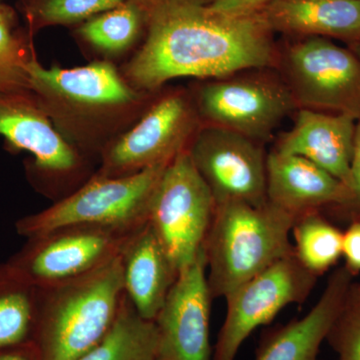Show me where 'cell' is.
<instances>
[{
    "instance_id": "cell-1",
    "label": "cell",
    "mask_w": 360,
    "mask_h": 360,
    "mask_svg": "<svg viewBox=\"0 0 360 360\" xmlns=\"http://www.w3.org/2000/svg\"><path fill=\"white\" fill-rule=\"evenodd\" d=\"M148 35L123 70L134 89L151 94L180 77L215 79L277 63L262 13L229 15L205 0H149Z\"/></svg>"
},
{
    "instance_id": "cell-2",
    "label": "cell",
    "mask_w": 360,
    "mask_h": 360,
    "mask_svg": "<svg viewBox=\"0 0 360 360\" xmlns=\"http://www.w3.org/2000/svg\"><path fill=\"white\" fill-rule=\"evenodd\" d=\"M30 92L59 134L90 158L136 120L149 94L134 89L108 61L79 68H44L34 54L25 65Z\"/></svg>"
},
{
    "instance_id": "cell-3",
    "label": "cell",
    "mask_w": 360,
    "mask_h": 360,
    "mask_svg": "<svg viewBox=\"0 0 360 360\" xmlns=\"http://www.w3.org/2000/svg\"><path fill=\"white\" fill-rule=\"evenodd\" d=\"M37 290L32 343L39 360H79L108 335L120 315L125 296L120 258Z\"/></svg>"
},
{
    "instance_id": "cell-4",
    "label": "cell",
    "mask_w": 360,
    "mask_h": 360,
    "mask_svg": "<svg viewBox=\"0 0 360 360\" xmlns=\"http://www.w3.org/2000/svg\"><path fill=\"white\" fill-rule=\"evenodd\" d=\"M295 217L272 205L215 206L206 236V274L212 300L226 297L270 265L290 255Z\"/></svg>"
},
{
    "instance_id": "cell-5",
    "label": "cell",
    "mask_w": 360,
    "mask_h": 360,
    "mask_svg": "<svg viewBox=\"0 0 360 360\" xmlns=\"http://www.w3.org/2000/svg\"><path fill=\"white\" fill-rule=\"evenodd\" d=\"M167 165L125 176H106L96 172L70 195L18 219L16 232L28 239L70 225L139 231L148 224L149 206Z\"/></svg>"
},
{
    "instance_id": "cell-6",
    "label": "cell",
    "mask_w": 360,
    "mask_h": 360,
    "mask_svg": "<svg viewBox=\"0 0 360 360\" xmlns=\"http://www.w3.org/2000/svg\"><path fill=\"white\" fill-rule=\"evenodd\" d=\"M0 135L13 150L32 155L28 179L54 202L96 174L90 158L59 134L32 92L0 91Z\"/></svg>"
},
{
    "instance_id": "cell-7",
    "label": "cell",
    "mask_w": 360,
    "mask_h": 360,
    "mask_svg": "<svg viewBox=\"0 0 360 360\" xmlns=\"http://www.w3.org/2000/svg\"><path fill=\"white\" fill-rule=\"evenodd\" d=\"M215 206L187 150L179 153L161 175L148 212V224L179 272L203 250Z\"/></svg>"
},
{
    "instance_id": "cell-8",
    "label": "cell",
    "mask_w": 360,
    "mask_h": 360,
    "mask_svg": "<svg viewBox=\"0 0 360 360\" xmlns=\"http://www.w3.org/2000/svg\"><path fill=\"white\" fill-rule=\"evenodd\" d=\"M191 97L203 124L262 143L297 106L283 79L262 72L208 79Z\"/></svg>"
},
{
    "instance_id": "cell-9",
    "label": "cell",
    "mask_w": 360,
    "mask_h": 360,
    "mask_svg": "<svg viewBox=\"0 0 360 360\" xmlns=\"http://www.w3.org/2000/svg\"><path fill=\"white\" fill-rule=\"evenodd\" d=\"M201 125L193 97L184 91L169 92L104 148L96 172L125 176L167 165L187 150Z\"/></svg>"
},
{
    "instance_id": "cell-10",
    "label": "cell",
    "mask_w": 360,
    "mask_h": 360,
    "mask_svg": "<svg viewBox=\"0 0 360 360\" xmlns=\"http://www.w3.org/2000/svg\"><path fill=\"white\" fill-rule=\"evenodd\" d=\"M137 231L96 225L63 226L28 238L7 264L37 288L52 285L112 262Z\"/></svg>"
},
{
    "instance_id": "cell-11",
    "label": "cell",
    "mask_w": 360,
    "mask_h": 360,
    "mask_svg": "<svg viewBox=\"0 0 360 360\" xmlns=\"http://www.w3.org/2000/svg\"><path fill=\"white\" fill-rule=\"evenodd\" d=\"M281 68L296 105L360 118V58L352 49L307 37L286 49Z\"/></svg>"
},
{
    "instance_id": "cell-12",
    "label": "cell",
    "mask_w": 360,
    "mask_h": 360,
    "mask_svg": "<svg viewBox=\"0 0 360 360\" xmlns=\"http://www.w3.org/2000/svg\"><path fill=\"white\" fill-rule=\"evenodd\" d=\"M316 279L293 251L229 293L212 360H236L251 333L274 321L284 307L305 302Z\"/></svg>"
},
{
    "instance_id": "cell-13",
    "label": "cell",
    "mask_w": 360,
    "mask_h": 360,
    "mask_svg": "<svg viewBox=\"0 0 360 360\" xmlns=\"http://www.w3.org/2000/svg\"><path fill=\"white\" fill-rule=\"evenodd\" d=\"M215 205L266 203L267 153L262 142L231 130L202 124L187 148Z\"/></svg>"
},
{
    "instance_id": "cell-14",
    "label": "cell",
    "mask_w": 360,
    "mask_h": 360,
    "mask_svg": "<svg viewBox=\"0 0 360 360\" xmlns=\"http://www.w3.org/2000/svg\"><path fill=\"white\" fill-rule=\"evenodd\" d=\"M205 248L180 270L155 323L160 360H212Z\"/></svg>"
},
{
    "instance_id": "cell-15",
    "label": "cell",
    "mask_w": 360,
    "mask_h": 360,
    "mask_svg": "<svg viewBox=\"0 0 360 360\" xmlns=\"http://www.w3.org/2000/svg\"><path fill=\"white\" fill-rule=\"evenodd\" d=\"M356 122V118L347 113L302 108L292 127L274 149L312 161L354 193L352 162Z\"/></svg>"
},
{
    "instance_id": "cell-16",
    "label": "cell",
    "mask_w": 360,
    "mask_h": 360,
    "mask_svg": "<svg viewBox=\"0 0 360 360\" xmlns=\"http://www.w3.org/2000/svg\"><path fill=\"white\" fill-rule=\"evenodd\" d=\"M267 200L295 217L355 200L343 182L302 156L272 149L266 160Z\"/></svg>"
},
{
    "instance_id": "cell-17",
    "label": "cell",
    "mask_w": 360,
    "mask_h": 360,
    "mask_svg": "<svg viewBox=\"0 0 360 360\" xmlns=\"http://www.w3.org/2000/svg\"><path fill=\"white\" fill-rule=\"evenodd\" d=\"M350 279L352 272L347 267L335 272L309 314L262 335L255 360H319L322 342L347 298Z\"/></svg>"
},
{
    "instance_id": "cell-18",
    "label": "cell",
    "mask_w": 360,
    "mask_h": 360,
    "mask_svg": "<svg viewBox=\"0 0 360 360\" xmlns=\"http://www.w3.org/2000/svg\"><path fill=\"white\" fill-rule=\"evenodd\" d=\"M120 258L125 295L139 316L155 321L179 272L148 222L130 238Z\"/></svg>"
},
{
    "instance_id": "cell-19",
    "label": "cell",
    "mask_w": 360,
    "mask_h": 360,
    "mask_svg": "<svg viewBox=\"0 0 360 360\" xmlns=\"http://www.w3.org/2000/svg\"><path fill=\"white\" fill-rule=\"evenodd\" d=\"M262 13L272 32L360 41V0H274Z\"/></svg>"
},
{
    "instance_id": "cell-20",
    "label": "cell",
    "mask_w": 360,
    "mask_h": 360,
    "mask_svg": "<svg viewBox=\"0 0 360 360\" xmlns=\"http://www.w3.org/2000/svg\"><path fill=\"white\" fill-rule=\"evenodd\" d=\"M37 302V286L0 264V350L32 342Z\"/></svg>"
},
{
    "instance_id": "cell-21",
    "label": "cell",
    "mask_w": 360,
    "mask_h": 360,
    "mask_svg": "<svg viewBox=\"0 0 360 360\" xmlns=\"http://www.w3.org/2000/svg\"><path fill=\"white\" fill-rule=\"evenodd\" d=\"M79 360H160L155 321L139 316L125 295L108 335Z\"/></svg>"
},
{
    "instance_id": "cell-22",
    "label": "cell",
    "mask_w": 360,
    "mask_h": 360,
    "mask_svg": "<svg viewBox=\"0 0 360 360\" xmlns=\"http://www.w3.org/2000/svg\"><path fill=\"white\" fill-rule=\"evenodd\" d=\"M146 23V11L132 0L97 14L78 30L80 37L97 51L117 54L129 49Z\"/></svg>"
},
{
    "instance_id": "cell-23",
    "label": "cell",
    "mask_w": 360,
    "mask_h": 360,
    "mask_svg": "<svg viewBox=\"0 0 360 360\" xmlns=\"http://www.w3.org/2000/svg\"><path fill=\"white\" fill-rule=\"evenodd\" d=\"M291 234L296 257L314 276H319L330 269L342 255V232L319 212L297 217Z\"/></svg>"
},
{
    "instance_id": "cell-24",
    "label": "cell",
    "mask_w": 360,
    "mask_h": 360,
    "mask_svg": "<svg viewBox=\"0 0 360 360\" xmlns=\"http://www.w3.org/2000/svg\"><path fill=\"white\" fill-rule=\"evenodd\" d=\"M127 0H20L30 32L45 26L71 25L122 6Z\"/></svg>"
},
{
    "instance_id": "cell-25",
    "label": "cell",
    "mask_w": 360,
    "mask_h": 360,
    "mask_svg": "<svg viewBox=\"0 0 360 360\" xmlns=\"http://www.w3.org/2000/svg\"><path fill=\"white\" fill-rule=\"evenodd\" d=\"M326 340L340 360H360V286L350 285L347 298Z\"/></svg>"
},
{
    "instance_id": "cell-26",
    "label": "cell",
    "mask_w": 360,
    "mask_h": 360,
    "mask_svg": "<svg viewBox=\"0 0 360 360\" xmlns=\"http://www.w3.org/2000/svg\"><path fill=\"white\" fill-rule=\"evenodd\" d=\"M33 56L27 51L22 39L16 37L11 30V14L1 6L0 9V58L25 63Z\"/></svg>"
},
{
    "instance_id": "cell-27",
    "label": "cell",
    "mask_w": 360,
    "mask_h": 360,
    "mask_svg": "<svg viewBox=\"0 0 360 360\" xmlns=\"http://www.w3.org/2000/svg\"><path fill=\"white\" fill-rule=\"evenodd\" d=\"M25 63L0 58V91L30 92Z\"/></svg>"
},
{
    "instance_id": "cell-28",
    "label": "cell",
    "mask_w": 360,
    "mask_h": 360,
    "mask_svg": "<svg viewBox=\"0 0 360 360\" xmlns=\"http://www.w3.org/2000/svg\"><path fill=\"white\" fill-rule=\"evenodd\" d=\"M274 0H208V6L217 13L229 15H250L262 13Z\"/></svg>"
},
{
    "instance_id": "cell-29",
    "label": "cell",
    "mask_w": 360,
    "mask_h": 360,
    "mask_svg": "<svg viewBox=\"0 0 360 360\" xmlns=\"http://www.w3.org/2000/svg\"><path fill=\"white\" fill-rule=\"evenodd\" d=\"M342 255L350 272L360 271V221L354 222L343 233Z\"/></svg>"
},
{
    "instance_id": "cell-30",
    "label": "cell",
    "mask_w": 360,
    "mask_h": 360,
    "mask_svg": "<svg viewBox=\"0 0 360 360\" xmlns=\"http://www.w3.org/2000/svg\"><path fill=\"white\" fill-rule=\"evenodd\" d=\"M0 360H39V357L34 345L28 342L0 350Z\"/></svg>"
},
{
    "instance_id": "cell-31",
    "label": "cell",
    "mask_w": 360,
    "mask_h": 360,
    "mask_svg": "<svg viewBox=\"0 0 360 360\" xmlns=\"http://www.w3.org/2000/svg\"><path fill=\"white\" fill-rule=\"evenodd\" d=\"M352 187L355 200L360 202V118L355 129L354 155L352 162Z\"/></svg>"
},
{
    "instance_id": "cell-32",
    "label": "cell",
    "mask_w": 360,
    "mask_h": 360,
    "mask_svg": "<svg viewBox=\"0 0 360 360\" xmlns=\"http://www.w3.org/2000/svg\"><path fill=\"white\" fill-rule=\"evenodd\" d=\"M352 51H354V53L356 54L357 56L360 58V41L355 42V44H352Z\"/></svg>"
},
{
    "instance_id": "cell-33",
    "label": "cell",
    "mask_w": 360,
    "mask_h": 360,
    "mask_svg": "<svg viewBox=\"0 0 360 360\" xmlns=\"http://www.w3.org/2000/svg\"><path fill=\"white\" fill-rule=\"evenodd\" d=\"M132 1L136 2V4H139V6L143 7L146 11V7H148L149 0H132Z\"/></svg>"
},
{
    "instance_id": "cell-34",
    "label": "cell",
    "mask_w": 360,
    "mask_h": 360,
    "mask_svg": "<svg viewBox=\"0 0 360 360\" xmlns=\"http://www.w3.org/2000/svg\"><path fill=\"white\" fill-rule=\"evenodd\" d=\"M0 9H1V6H0Z\"/></svg>"
}]
</instances>
